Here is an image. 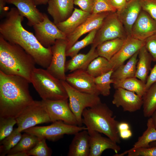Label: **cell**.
I'll use <instances>...</instances> for the list:
<instances>
[{
	"mask_svg": "<svg viewBox=\"0 0 156 156\" xmlns=\"http://www.w3.org/2000/svg\"><path fill=\"white\" fill-rule=\"evenodd\" d=\"M66 39H58L51 46L52 58L50 64L46 68L47 71L56 78L65 81Z\"/></svg>",
	"mask_w": 156,
	"mask_h": 156,
	"instance_id": "cell-12",
	"label": "cell"
},
{
	"mask_svg": "<svg viewBox=\"0 0 156 156\" xmlns=\"http://www.w3.org/2000/svg\"><path fill=\"white\" fill-rule=\"evenodd\" d=\"M47 126H34L24 130L23 132L51 141H55L62 138L64 135H74L83 130H87L86 127L72 125L62 120L52 122Z\"/></svg>",
	"mask_w": 156,
	"mask_h": 156,
	"instance_id": "cell-7",
	"label": "cell"
},
{
	"mask_svg": "<svg viewBox=\"0 0 156 156\" xmlns=\"http://www.w3.org/2000/svg\"><path fill=\"white\" fill-rule=\"evenodd\" d=\"M98 30H93L89 33L83 38L80 41H77L70 48L66 50V56L71 58L78 54L82 49L90 44H92Z\"/></svg>",
	"mask_w": 156,
	"mask_h": 156,
	"instance_id": "cell-35",
	"label": "cell"
},
{
	"mask_svg": "<svg viewBox=\"0 0 156 156\" xmlns=\"http://www.w3.org/2000/svg\"><path fill=\"white\" fill-rule=\"evenodd\" d=\"M90 151V136L87 130H83L75 134L67 155L89 156Z\"/></svg>",
	"mask_w": 156,
	"mask_h": 156,
	"instance_id": "cell-22",
	"label": "cell"
},
{
	"mask_svg": "<svg viewBox=\"0 0 156 156\" xmlns=\"http://www.w3.org/2000/svg\"><path fill=\"white\" fill-rule=\"evenodd\" d=\"M39 139V138L35 135L25 132L22 134L18 142L10 151L7 155L10 156L12 154L19 152H28L35 146Z\"/></svg>",
	"mask_w": 156,
	"mask_h": 156,
	"instance_id": "cell-31",
	"label": "cell"
},
{
	"mask_svg": "<svg viewBox=\"0 0 156 156\" xmlns=\"http://www.w3.org/2000/svg\"><path fill=\"white\" fill-rule=\"evenodd\" d=\"M128 156H156V146L139 148L129 152Z\"/></svg>",
	"mask_w": 156,
	"mask_h": 156,
	"instance_id": "cell-40",
	"label": "cell"
},
{
	"mask_svg": "<svg viewBox=\"0 0 156 156\" xmlns=\"http://www.w3.org/2000/svg\"><path fill=\"white\" fill-rule=\"evenodd\" d=\"M36 5H46L48 4L49 0H34Z\"/></svg>",
	"mask_w": 156,
	"mask_h": 156,
	"instance_id": "cell-49",
	"label": "cell"
},
{
	"mask_svg": "<svg viewBox=\"0 0 156 156\" xmlns=\"http://www.w3.org/2000/svg\"><path fill=\"white\" fill-rule=\"evenodd\" d=\"M111 4L117 11L121 10L125 6L127 2V0H109Z\"/></svg>",
	"mask_w": 156,
	"mask_h": 156,
	"instance_id": "cell-44",
	"label": "cell"
},
{
	"mask_svg": "<svg viewBox=\"0 0 156 156\" xmlns=\"http://www.w3.org/2000/svg\"><path fill=\"white\" fill-rule=\"evenodd\" d=\"M91 14L81 9L75 8L71 15L56 25L66 35L71 33L85 21Z\"/></svg>",
	"mask_w": 156,
	"mask_h": 156,
	"instance_id": "cell-24",
	"label": "cell"
},
{
	"mask_svg": "<svg viewBox=\"0 0 156 156\" xmlns=\"http://www.w3.org/2000/svg\"><path fill=\"white\" fill-rule=\"evenodd\" d=\"M22 136L21 132L18 130L17 128L13 129L10 135L1 141L0 155H7L10 151L18 142Z\"/></svg>",
	"mask_w": 156,
	"mask_h": 156,
	"instance_id": "cell-34",
	"label": "cell"
},
{
	"mask_svg": "<svg viewBox=\"0 0 156 156\" xmlns=\"http://www.w3.org/2000/svg\"><path fill=\"white\" fill-rule=\"evenodd\" d=\"M37 39L44 47H51L58 39H66V35L62 31L48 16L44 13L43 20L33 26Z\"/></svg>",
	"mask_w": 156,
	"mask_h": 156,
	"instance_id": "cell-10",
	"label": "cell"
},
{
	"mask_svg": "<svg viewBox=\"0 0 156 156\" xmlns=\"http://www.w3.org/2000/svg\"><path fill=\"white\" fill-rule=\"evenodd\" d=\"M107 105L102 102L86 108L82 114V122L88 131L102 133L117 143L121 140L118 129L119 122Z\"/></svg>",
	"mask_w": 156,
	"mask_h": 156,
	"instance_id": "cell-4",
	"label": "cell"
},
{
	"mask_svg": "<svg viewBox=\"0 0 156 156\" xmlns=\"http://www.w3.org/2000/svg\"><path fill=\"white\" fill-rule=\"evenodd\" d=\"M74 5L78 6L82 10L92 14L94 0H73Z\"/></svg>",
	"mask_w": 156,
	"mask_h": 156,
	"instance_id": "cell-42",
	"label": "cell"
},
{
	"mask_svg": "<svg viewBox=\"0 0 156 156\" xmlns=\"http://www.w3.org/2000/svg\"><path fill=\"white\" fill-rule=\"evenodd\" d=\"M88 131L90 136L89 156H101L103 152L107 149L113 150L116 153L120 150V147L117 143L109 138L103 136L100 133L96 131Z\"/></svg>",
	"mask_w": 156,
	"mask_h": 156,
	"instance_id": "cell-19",
	"label": "cell"
},
{
	"mask_svg": "<svg viewBox=\"0 0 156 156\" xmlns=\"http://www.w3.org/2000/svg\"><path fill=\"white\" fill-rule=\"evenodd\" d=\"M150 71V74L148 76L145 83L146 91L152 85L156 83V63Z\"/></svg>",
	"mask_w": 156,
	"mask_h": 156,
	"instance_id": "cell-43",
	"label": "cell"
},
{
	"mask_svg": "<svg viewBox=\"0 0 156 156\" xmlns=\"http://www.w3.org/2000/svg\"><path fill=\"white\" fill-rule=\"evenodd\" d=\"M147 128L142 135L139 137L133 147L130 149L120 153H116L114 156H123L129 152L139 148L150 147L151 142L156 141V129L154 126L152 119L149 118L147 123Z\"/></svg>",
	"mask_w": 156,
	"mask_h": 156,
	"instance_id": "cell-26",
	"label": "cell"
},
{
	"mask_svg": "<svg viewBox=\"0 0 156 156\" xmlns=\"http://www.w3.org/2000/svg\"><path fill=\"white\" fill-rule=\"evenodd\" d=\"M151 116L154 126L156 129V109L153 112Z\"/></svg>",
	"mask_w": 156,
	"mask_h": 156,
	"instance_id": "cell-50",
	"label": "cell"
},
{
	"mask_svg": "<svg viewBox=\"0 0 156 156\" xmlns=\"http://www.w3.org/2000/svg\"><path fill=\"white\" fill-rule=\"evenodd\" d=\"M67 92L70 108L75 115L78 126H81L82 114L87 108L92 107L101 102L99 95L79 91L70 85L66 81L61 80Z\"/></svg>",
	"mask_w": 156,
	"mask_h": 156,
	"instance_id": "cell-6",
	"label": "cell"
},
{
	"mask_svg": "<svg viewBox=\"0 0 156 156\" xmlns=\"http://www.w3.org/2000/svg\"><path fill=\"white\" fill-rule=\"evenodd\" d=\"M142 10L138 0H130L121 10L116 12L128 37L131 36L133 26Z\"/></svg>",
	"mask_w": 156,
	"mask_h": 156,
	"instance_id": "cell-20",
	"label": "cell"
},
{
	"mask_svg": "<svg viewBox=\"0 0 156 156\" xmlns=\"http://www.w3.org/2000/svg\"><path fill=\"white\" fill-rule=\"evenodd\" d=\"M30 82L42 100L68 99L61 80L53 76L46 69L35 68L31 73Z\"/></svg>",
	"mask_w": 156,
	"mask_h": 156,
	"instance_id": "cell-5",
	"label": "cell"
},
{
	"mask_svg": "<svg viewBox=\"0 0 156 156\" xmlns=\"http://www.w3.org/2000/svg\"><path fill=\"white\" fill-rule=\"evenodd\" d=\"M42 101L51 122L62 120L68 124L78 126L76 118L69 107L68 99Z\"/></svg>",
	"mask_w": 156,
	"mask_h": 156,
	"instance_id": "cell-11",
	"label": "cell"
},
{
	"mask_svg": "<svg viewBox=\"0 0 156 156\" xmlns=\"http://www.w3.org/2000/svg\"><path fill=\"white\" fill-rule=\"evenodd\" d=\"M38 142L35 146L28 152L29 156H50L52 150L49 147L46 142L45 139L39 138Z\"/></svg>",
	"mask_w": 156,
	"mask_h": 156,
	"instance_id": "cell-36",
	"label": "cell"
},
{
	"mask_svg": "<svg viewBox=\"0 0 156 156\" xmlns=\"http://www.w3.org/2000/svg\"><path fill=\"white\" fill-rule=\"evenodd\" d=\"M114 70H110L98 77L94 78L96 87L100 94L105 96L109 95L111 84L114 83L111 76Z\"/></svg>",
	"mask_w": 156,
	"mask_h": 156,
	"instance_id": "cell-33",
	"label": "cell"
},
{
	"mask_svg": "<svg viewBox=\"0 0 156 156\" xmlns=\"http://www.w3.org/2000/svg\"><path fill=\"white\" fill-rule=\"evenodd\" d=\"M36 64L32 57L21 47L0 35V71L7 75L21 76L30 82Z\"/></svg>",
	"mask_w": 156,
	"mask_h": 156,
	"instance_id": "cell-3",
	"label": "cell"
},
{
	"mask_svg": "<svg viewBox=\"0 0 156 156\" xmlns=\"http://www.w3.org/2000/svg\"><path fill=\"white\" fill-rule=\"evenodd\" d=\"M154 146H156V141L152 142L150 144V147Z\"/></svg>",
	"mask_w": 156,
	"mask_h": 156,
	"instance_id": "cell-51",
	"label": "cell"
},
{
	"mask_svg": "<svg viewBox=\"0 0 156 156\" xmlns=\"http://www.w3.org/2000/svg\"><path fill=\"white\" fill-rule=\"evenodd\" d=\"M144 41H142L131 36L128 37L119 50L109 61V70H115L123 64L141 48L144 46Z\"/></svg>",
	"mask_w": 156,
	"mask_h": 156,
	"instance_id": "cell-13",
	"label": "cell"
},
{
	"mask_svg": "<svg viewBox=\"0 0 156 156\" xmlns=\"http://www.w3.org/2000/svg\"><path fill=\"white\" fill-rule=\"evenodd\" d=\"M144 46L152 56L153 61L156 62V34L145 41Z\"/></svg>",
	"mask_w": 156,
	"mask_h": 156,
	"instance_id": "cell-41",
	"label": "cell"
},
{
	"mask_svg": "<svg viewBox=\"0 0 156 156\" xmlns=\"http://www.w3.org/2000/svg\"><path fill=\"white\" fill-rule=\"evenodd\" d=\"M120 138L127 139L130 138L132 135V132L130 129H126L118 131Z\"/></svg>",
	"mask_w": 156,
	"mask_h": 156,
	"instance_id": "cell-46",
	"label": "cell"
},
{
	"mask_svg": "<svg viewBox=\"0 0 156 156\" xmlns=\"http://www.w3.org/2000/svg\"><path fill=\"white\" fill-rule=\"evenodd\" d=\"M139 51L130 58L126 64H124L114 70L111 76L114 83L127 78L135 77Z\"/></svg>",
	"mask_w": 156,
	"mask_h": 156,
	"instance_id": "cell-25",
	"label": "cell"
},
{
	"mask_svg": "<svg viewBox=\"0 0 156 156\" xmlns=\"http://www.w3.org/2000/svg\"><path fill=\"white\" fill-rule=\"evenodd\" d=\"M29 83L23 77L0 71V118L16 119L34 101Z\"/></svg>",
	"mask_w": 156,
	"mask_h": 156,
	"instance_id": "cell-2",
	"label": "cell"
},
{
	"mask_svg": "<svg viewBox=\"0 0 156 156\" xmlns=\"http://www.w3.org/2000/svg\"><path fill=\"white\" fill-rule=\"evenodd\" d=\"M127 1H129L130 0H127Z\"/></svg>",
	"mask_w": 156,
	"mask_h": 156,
	"instance_id": "cell-52",
	"label": "cell"
},
{
	"mask_svg": "<svg viewBox=\"0 0 156 156\" xmlns=\"http://www.w3.org/2000/svg\"><path fill=\"white\" fill-rule=\"evenodd\" d=\"M111 12H103L91 15L71 33L66 35V49L70 48L83 35L95 29H98L105 18Z\"/></svg>",
	"mask_w": 156,
	"mask_h": 156,
	"instance_id": "cell-15",
	"label": "cell"
},
{
	"mask_svg": "<svg viewBox=\"0 0 156 156\" xmlns=\"http://www.w3.org/2000/svg\"><path fill=\"white\" fill-rule=\"evenodd\" d=\"M16 119L20 132L38 124L51 122L42 100L34 101Z\"/></svg>",
	"mask_w": 156,
	"mask_h": 156,
	"instance_id": "cell-8",
	"label": "cell"
},
{
	"mask_svg": "<svg viewBox=\"0 0 156 156\" xmlns=\"http://www.w3.org/2000/svg\"><path fill=\"white\" fill-rule=\"evenodd\" d=\"M142 99L143 115L149 117L156 109V83L146 91Z\"/></svg>",
	"mask_w": 156,
	"mask_h": 156,
	"instance_id": "cell-30",
	"label": "cell"
},
{
	"mask_svg": "<svg viewBox=\"0 0 156 156\" xmlns=\"http://www.w3.org/2000/svg\"><path fill=\"white\" fill-rule=\"evenodd\" d=\"M142 10L156 20V0H138Z\"/></svg>",
	"mask_w": 156,
	"mask_h": 156,
	"instance_id": "cell-39",
	"label": "cell"
},
{
	"mask_svg": "<svg viewBox=\"0 0 156 156\" xmlns=\"http://www.w3.org/2000/svg\"><path fill=\"white\" fill-rule=\"evenodd\" d=\"M28 152H19L14 153L10 156H29Z\"/></svg>",
	"mask_w": 156,
	"mask_h": 156,
	"instance_id": "cell-48",
	"label": "cell"
},
{
	"mask_svg": "<svg viewBox=\"0 0 156 156\" xmlns=\"http://www.w3.org/2000/svg\"><path fill=\"white\" fill-rule=\"evenodd\" d=\"M94 78L86 70H77L66 75L65 81L71 86L81 92L99 95Z\"/></svg>",
	"mask_w": 156,
	"mask_h": 156,
	"instance_id": "cell-14",
	"label": "cell"
},
{
	"mask_svg": "<svg viewBox=\"0 0 156 156\" xmlns=\"http://www.w3.org/2000/svg\"><path fill=\"white\" fill-rule=\"evenodd\" d=\"M47 11L57 25L68 18L74 10L73 0H49Z\"/></svg>",
	"mask_w": 156,
	"mask_h": 156,
	"instance_id": "cell-21",
	"label": "cell"
},
{
	"mask_svg": "<svg viewBox=\"0 0 156 156\" xmlns=\"http://www.w3.org/2000/svg\"><path fill=\"white\" fill-rule=\"evenodd\" d=\"M98 56L96 47L92 45L87 53H78L66 63V71L72 72L77 70H86L91 62Z\"/></svg>",
	"mask_w": 156,
	"mask_h": 156,
	"instance_id": "cell-23",
	"label": "cell"
},
{
	"mask_svg": "<svg viewBox=\"0 0 156 156\" xmlns=\"http://www.w3.org/2000/svg\"><path fill=\"white\" fill-rule=\"evenodd\" d=\"M17 122L15 118H0V141L10 135L13 130V127Z\"/></svg>",
	"mask_w": 156,
	"mask_h": 156,
	"instance_id": "cell-37",
	"label": "cell"
},
{
	"mask_svg": "<svg viewBox=\"0 0 156 156\" xmlns=\"http://www.w3.org/2000/svg\"><path fill=\"white\" fill-rule=\"evenodd\" d=\"M129 128V124L126 122H119L118 126V132L121 130L130 129Z\"/></svg>",
	"mask_w": 156,
	"mask_h": 156,
	"instance_id": "cell-47",
	"label": "cell"
},
{
	"mask_svg": "<svg viewBox=\"0 0 156 156\" xmlns=\"http://www.w3.org/2000/svg\"><path fill=\"white\" fill-rule=\"evenodd\" d=\"M7 0H0V18H4L8 11V8L5 7Z\"/></svg>",
	"mask_w": 156,
	"mask_h": 156,
	"instance_id": "cell-45",
	"label": "cell"
},
{
	"mask_svg": "<svg viewBox=\"0 0 156 156\" xmlns=\"http://www.w3.org/2000/svg\"><path fill=\"white\" fill-rule=\"evenodd\" d=\"M125 39L116 38L99 44L96 47L99 56L103 57L109 61L120 49Z\"/></svg>",
	"mask_w": 156,
	"mask_h": 156,
	"instance_id": "cell-28",
	"label": "cell"
},
{
	"mask_svg": "<svg viewBox=\"0 0 156 156\" xmlns=\"http://www.w3.org/2000/svg\"><path fill=\"white\" fill-rule=\"evenodd\" d=\"M115 90L112 101L113 104L117 107H121L125 112H134L140 109L143 104L142 97L122 88Z\"/></svg>",
	"mask_w": 156,
	"mask_h": 156,
	"instance_id": "cell-16",
	"label": "cell"
},
{
	"mask_svg": "<svg viewBox=\"0 0 156 156\" xmlns=\"http://www.w3.org/2000/svg\"><path fill=\"white\" fill-rule=\"evenodd\" d=\"M136 66L135 77L146 83L153 59L144 46L140 50Z\"/></svg>",
	"mask_w": 156,
	"mask_h": 156,
	"instance_id": "cell-27",
	"label": "cell"
},
{
	"mask_svg": "<svg viewBox=\"0 0 156 156\" xmlns=\"http://www.w3.org/2000/svg\"><path fill=\"white\" fill-rule=\"evenodd\" d=\"M116 11L111 4L109 0H94L92 14L103 12H115Z\"/></svg>",
	"mask_w": 156,
	"mask_h": 156,
	"instance_id": "cell-38",
	"label": "cell"
},
{
	"mask_svg": "<svg viewBox=\"0 0 156 156\" xmlns=\"http://www.w3.org/2000/svg\"><path fill=\"white\" fill-rule=\"evenodd\" d=\"M127 37L116 12H111L97 31L92 45L96 47L105 41L119 38L126 39Z\"/></svg>",
	"mask_w": 156,
	"mask_h": 156,
	"instance_id": "cell-9",
	"label": "cell"
},
{
	"mask_svg": "<svg viewBox=\"0 0 156 156\" xmlns=\"http://www.w3.org/2000/svg\"><path fill=\"white\" fill-rule=\"evenodd\" d=\"M23 19L16 8H11L0 23V35L8 41L20 46L32 57L36 64L46 69L52 58L51 47L43 46L35 35L23 27Z\"/></svg>",
	"mask_w": 156,
	"mask_h": 156,
	"instance_id": "cell-1",
	"label": "cell"
},
{
	"mask_svg": "<svg viewBox=\"0 0 156 156\" xmlns=\"http://www.w3.org/2000/svg\"><path fill=\"white\" fill-rule=\"evenodd\" d=\"M156 34V20L142 10L132 28L131 36L142 41Z\"/></svg>",
	"mask_w": 156,
	"mask_h": 156,
	"instance_id": "cell-17",
	"label": "cell"
},
{
	"mask_svg": "<svg viewBox=\"0 0 156 156\" xmlns=\"http://www.w3.org/2000/svg\"><path fill=\"white\" fill-rule=\"evenodd\" d=\"M86 70L94 78L100 76L110 70L109 68V61L99 56L91 62Z\"/></svg>",
	"mask_w": 156,
	"mask_h": 156,
	"instance_id": "cell-32",
	"label": "cell"
},
{
	"mask_svg": "<svg viewBox=\"0 0 156 156\" xmlns=\"http://www.w3.org/2000/svg\"><path fill=\"white\" fill-rule=\"evenodd\" d=\"M7 2L16 7L21 14L27 18V24L30 27H33L43 19L44 13L37 9L34 0H7Z\"/></svg>",
	"mask_w": 156,
	"mask_h": 156,
	"instance_id": "cell-18",
	"label": "cell"
},
{
	"mask_svg": "<svg viewBox=\"0 0 156 156\" xmlns=\"http://www.w3.org/2000/svg\"><path fill=\"white\" fill-rule=\"evenodd\" d=\"M113 84L115 89L122 88L133 92L142 97L146 91L145 83L135 77L117 81Z\"/></svg>",
	"mask_w": 156,
	"mask_h": 156,
	"instance_id": "cell-29",
	"label": "cell"
}]
</instances>
